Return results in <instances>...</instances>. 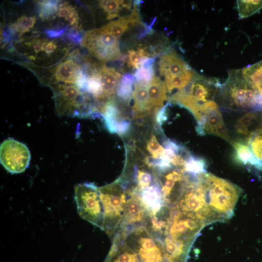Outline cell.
<instances>
[{
	"instance_id": "484cf974",
	"label": "cell",
	"mask_w": 262,
	"mask_h": 262,
	"mask_svg": "<svg viewBox=\"0 0 262 262\" xmlns=\"http://www.w3.org/2000/svg\"><path fill=\"white\" fill-rule=\"evenodd\" d=\"M124 0H103L99 1V6L107 13V18L111 19L118 16L122 7L124 8Z\"/></svg>"
},
{
	"instance_id": "4316f807",
	"label": "cell",
	"mask_w": 262,
	"mask_h": 262,
	"mask_svg": "<svg viewBox=\"0 0 262 262\" xmlns=\"http://www.w3.org/2000/svg\"><path fill=\"white\" fill-rule=\"evenodd\" d=\"M59 0H43L38 2L39 6V16L43 20L52 17L57 14Z\"/></svg>"
},
{
	"instance_id": "3957f363",
	"label": "cell",
	"mask_w": 262,
	"mask_h": 262,
	"mask_svg": "<svg viewBox=\"0 0 262 262\" xmlns=\"http://www.w3.org/2000/svg\"><path fill=\"white\" fill-rule=\"evenodd\" d=\"M221 84L216 80L196 75L184 88L170 98V102L188 109L192 114L205 103L214 101Z\"/></svg>"
},
{
	"instance_id": "cb8c5ba5",
	"label": "cell",
	"mask_w": 262,
	"mask_h": 262,
	"mask_svg": "<svg viewBox=\"0 0 262 262\" xmlns=\"http://www.w3.org/2000/svg\"><path fill=\"white\" fill-rule=\"evenodd\" d=\"M237 5L240 18H244L262 8V0H237Z\"/></svg>"
},
{
	"instance_id": "836d02e7",
	"label": "cell",
	"mask_w": 262,
	"mask_h": 262,
	"mask_svg": "<svg viewBox=\"0 0 262 262\" xmlns=\"http://www.w3.org/2000/svg\"><path fill=\"white\" fill-rule=\"evenodd\" d=\"M168 103L166 105L159 109L156 115V122L159 126H162L163 123L167 120V117L166 113V109Z\"/></svg>"
},
{
	"instance_id": "52a82bcc",
	"label": "cell",
	"mask_w": 262,
	"mask_h": 262,
	"mask_svg": "<svg viewBox=\"0 0 262 262\" xmlns=\"http://www.w3.org/2000/svg\"><path fill=\"white\" fill-rule=\"evenodd\" d=\"M160 74L164 76L169 93L186 87L196 74L186 63L174 50L164 53L158 62Z\"/></svg>"
},
{
	"instance_id": "83f0119b",
	"label": "cell",
	"mask_w": 262,
	"mask_h": 262,
	"mask_svg": "<svg viewBox=\"0 0 262 262\" xmlns=\"http://www.w3.org/2000/svg\"><path fill=\"white\" fill-rule=\"evenodd\" d=\"M85 92L91 94L97 98L102 99V87L100 82L95 72L88 77Z\"/></svg>"
},
{
	"instance_id": "4fadbf2b",
	"label": "cell",
	"mask_w": 262,
	"mask_h": 262,
	"mask_svg": "<svg viewBox=\"0 0 262 262\" xmlns=\"http://www.w3.org/2000/svg\"><path fill=\"white\" fill-rule=\"evenodd\" d=\"M259 111L246 112L236 120L234 130L240 139L248 140L259 131L261 127L258 125L262 119V112L260 114Z\"/></svg>"
},
{
	"instance_id": "8d00e7d4",
	"label": "cell",
	"mask_w": 262,
	"mask_h": 262,
	"mask_svg": "<svg viewBox=\"0 0 262 262\" xmlns=\"http://www.w3.org/2000/svg\"><path fill=\"white\" fill-rule=\"evenodd\" d=\"M48 42L47 40H35L33 42V48L35 53L40 51H44L45 45Z\"/></svg>"
},
{
	"instance_id": "f546056e",
	"label": "cell",
	"mask_w": 262,
	"mask_h": 262,
	"mask_svg": "<svg viewBox=\"0 0 262 262\" xmlns=\"http://www.w3.org/2000/svg\"><path fill=\"white\" fill-rule=\"evenodd\" d=\"M247 140L253 154L262 161V134L256 133Z\"/></svg>"
},
{
	"instance_id": "2e32d148",
	"label": "cell",
	"mask_w": 262,
	"mask_h": 262,
	"mask_svg": "<svg viewBox=\"0 0 262 262\" xmlns=\"http://www.w3.org/2000/svg\"><path fill=\"white\" fill-rule=\"evenodd\" d=\"M134 7L131 14L121 16L102 27L116 38H119L128 29L141 23L138 10Z\"/></svg>"
},
{
	"instance_id": "6da1fadb",
	"label": "cell",
	"mask_w": 262,
	"mask_h": 262,
	"mask_svg": "<svg viewBox=\"0 0 262 262\" xmlns=\"http://www.w3.org/2000/svg\"><path fill=\"white\" fill-rule=\"evenodd\" d=\"M205 204L214 222L230 218L241 193L233 183L207 172L198 176Z\"/></svg>"
},
{
	"instance_id": "9c48e42d",
	"label": "cell",
	"mask_w": 262,
	"mask_h": 262,
	"mask_svg": "<svg viewBox=\"0 0 262 262\" xmlns=\"http://www.w3.org/2000/svg\"><path fill=\"white\" fill-rule=\"evenodd\" d=\"M81 44L101 61H115L121 56L117 38L102 27L87 31Z\"/></svg>"
},
{
	"instance_id": "74e56055",
	"label": "cell",
	"mask_w": 262,
	"mask_h": 262,
	"mask_svg": "<svg viewBox=\"0 0 262 262\" xmlns=\"http://www.w3.org/2000/svg\"><path fill=\"white\" fill-rule=\"evenodd\" d=\"M68 37L72 42L75 43H79L82 42L83 39L80 33L76 31H72L69 33Z\"/></svg>"
},
{
	"instance_id": "f35d334b",
	"label": "cell",
	"mask_w": 262,
	"mask_h": 262,
	"mask_svg": "<svg viewBox=\"0 0 262 262\" xmlns=\"http://www.w3.org/2000/svg\"><path fill=\"white\" fill-rule=\"evenodd\" d=\"M57 45L55 42L53 41H49L45 45L44 51L48 54L53 52L56 49Z\"/></svg>"
},
{
	"instance_id": "f1b7e54d",
	"label": "cell",
	"mask_w": 262,
	"mask_h": 262,
	"mask_svg": "<svg viewBox=\"0 0 262 262\" xmlns=\"http://www.w3.org/2000/svg\"><path fill=\"white\" fill-rule=\"evenodd\" d=\"M36 21L35 16H22L12 26L13 29L20 33H24L33 28Z\"/></svg>"
},
{
	"instance_id": "9a60e30c",
	"label": "cell",
	"mask_w": 262,
	"mask_h": 262,
	"mask_svg": "<svg viewBox=\"0 0 262 262\" xmlns=\"http://www.w3.org/2000/svg\"><path fill=\"white\" fill-rule=\"evenodd\" d=\"M134 87L132 93L133 115L137 117H141L154 111L149 101L148 85L134 81Z\"/></svg>"
},
{
	"instance_id": "603a6c76",
	"label": "cell",
	"mask_w": 262,
	"mask_h": 262,
	"mask_svg": "<svg viewBox=\"0 0 262 262\" xmlns=\"http://www.w3.org/2000/svg\"><path fill=\"white\" fill-rule=\"evenodd\" d=\"M154 58H148L144 62L143 65L137 69L134 76L136 82L148 84L154 76L153 63Z\"/></svg>"
},
{
	"instance_id": "4dcf8cb0",
	"label": "cell",
	"mask_w": 262,
	"mask_h": 262,
	"mask_svg": "<svg viewBox=\"0 0 262 262\" xmlns=\"http://www.w3.org/2000/svg\"><path fill=\"white\" fill-rule=\"evenodd\" d=\"M147 150L155 158L160 157L164 152V148L157 141L155 135H152L147 143Z\"/></svg>"
},
{
	"instance_id": "d6a6232c",
	"label": "cell",
	"mask_w": 262,
	"mask_h": 262,
	"mask_svg": "<svg viewBox=\"0 0 262 262\" xmlns=\"http://www.w3.org/2000/svg\"><path fill=\"white\" fill-rule=\"evenodd\" d=\"M74 9L75 7L71 5L64 2L59 5L56 14L60 17L66 18Z\"/></svg>"
},
{
	"instance_id": "e575fe53",
	"label": "cell",
	"mask_w": 262,
	"mask_h": 262,
	"mask_svg": "<svg viewBox=\"0 0 262 262\" xmlns=\"http://www.w3.org/2000/svg\"><path fill=\"white\" fill-rule=\"evenodd\" d=\"M71 25L77 27L79 23V16L75 9L72 10L68 15L65 18Z\"/></svg>"
},
{
	"instance_id": "e0dca14e",
	"label": "cell",
	"mask_w": 262,
	"mask_h": 262,
	"mask_svg": "<svg viewBox=\"0 0 262 262\" xmlns=\"http://www.w3.org/2000/svg\"><path fill=\"white\" fill-rule=\"evenodd\" d=\"M99 79L102 87V99L110 97L115 92L121 77L115 68L103 66L95 72Z\"/></svg>"
},
{
	"instance_id": "5b68a950",
	"label": "cell",
	"mask_w": 262,
	"mask_h": 262,
	"mask_svg": "<svg viewBox=\"0 0 262 262\" xmlns=\"http://www.w3.org/2000/svg\"><path fill=\"white\" fill-rule=\"evenodd\" d=\"M52 88L59 116L86 118L93 116L97 112L88 103V98L76 86L58 84Z\"/></svg>"
},
{
	"instance_id": "1f68e13d",
	"label": "cell",
	"mask_w": 262,
	"mask_h": 262,
	"mask_svg": "<svg viewBox=\"0 0 262 262\" xmlns=\"http://www.w3.org/2000/svg\"><path fill=\"white\" fill-rule=\"evenodd\" d=\"M131 127V121L129 119L122 118L118 123L116 133L120 136L125 135L130 131Z\"/></svg>"
},
{
	"instance_id": "7c38bea8",
	"label": "cell",
	"mask_w": 262,
	"mask_h": 262,
	"mask_svg": "<svg viewBox=\"0 0 262 262\" xmlns=\"http://www.w3.org/2000/svg\"><path fill=\"white\" fill-rule=\"evenodd\" d=\"M127 195L128 197L124 214L118 229H125L129 231L134 227L144 226L149 216L137 194L131 193Z\"/></svg>"
},
{
	"instance_id": "8992f818",
	"label": "cell",
	"mask_w": 262,
	"mask_h": 262,
	"mask_svg": "<svg viewBox=\"0 0 262 262\" xmlns=\"http://www.w3.org/2000/svg\"><path fill=\"white\" fill-rule=\"evenodd\" d=\"M123 242L137 254L141 262H169L165 257L162 243L152 236L144 226L130 229Z\"/></svg>"
},
{
	"instance_id": "30bf717a",
	"label": "cell",
	"mask_w": 262,
	"mask_h": 262,
	"mask_svg": "<svg viewBox=\"0 0 262 262\" xmlns=\"http://www.w3.org/2000/svg\"><path fill=\"white\" fill-rule=\"evenodd\" d=\"M0 160L8 172L12 174L20 173L29 166L31 153L24 144L13 138H8L0 145Z\"/></svg>"
},
{
	"instance_id": "7402d4cb",
	"label": "cell",
	"mask_w": 262,
	"mask_h": 262,
	"mask_svg": "<svg viewBox=\"0 0 262 262\" xmlns=\"http://www.w3.org/2000/svg\"><path fill=\"white\" fill-rule=\"evenodd\" d=\"M134 76L131 74H126L120 80L116 88L117 97L125 102L129 101L132 95V83Z\"/></svg>"
},
{
	"instance_id": "8fae6325",
	"label": "cell",
	"mask_w": 262,
	"mask_h": 262,
	"mask_svg": "<svg viewBox=\"0 0 262 262\" xmlns=\"http://www.w3.org/2000/svg\"><path fill=\"white\" fill-rule=\"evenodd\" d=\"M197 122L196 131L200 135L210 134L215 135L232 144L233 140L230 137L225 124L221 113L214 101L208 103L202 109Z\"/></svg>"
},
{
	"instance_id": "ba28073f",
	"label": "cell",
	"mask_w": 262,
	"mask_h": 262,
	"mask_svg": "<svg viewBox=\"0 0 262 262\" xmlns=\"http://www.w3.org/2000/svg\"><path fill=\"white\" fill-rule=\"evenodd\" d=\"M75 198L80 216L103 230V209L98 187L93 183L79 184L75 187Z\"/></svg>"
},
{
	"instance_id": "d6986e66",
	"label": "cell",
	"mask_w": 262,
	"mask_h": 262,
	"mask_svg": "<svg viewBox=\"0 0 262 262\" xmlns=\"http://www.w3.org/2000/svg\"><path fill=\"white\" fill-rule=\"evenodd\" d=\"M81 71L75 63L67 60L57 66L54 74L56 81L72 84H75Z\"/></svg>"
},
{
	"instance_id": "277c9868",
	"label": "cell",
	"mask_w": 262,
	"mask_h": 262,
	"mask_svg": "<svg viewBox=\"0 0 262 262\" xmlns=\"http://www.w3.org/2000/svg\"><path fill=\"white\" fill-rule=\"evenodd\" d=\"M104 214V230L109 237L117 230L122 220L127 200V194L118 179L98 187Z\"/></svg>"
},
{
	"instance_id": "7a4b0ae2",
	"label": "cell",
	"mask_w": 262,
	"mask_h": 262,
	"mask_svg": "<svg viewBox=\"0 0 262 262\" xmlns=\"http://www.w3.org/2000/svg\"><path fill=\"white\" fill-rule=\"evenodd\" d=\"M221 108L228 111L262 110V98L243 77L240 70L229 72L227 81L219 89Z\"/></svg>"
},
{
	"instance_id": "5bb4252c",
	"label": "cell",
	"mask_w": 262,
	"mask_h": 262,
	"mask_svg": "<svg viewBox=\"0 0 262 262\" xmlns=\"http://www.w3.org/2000/svg\"><path fill=\"white\" fill-rule=\"evenodd\" d=\"M234 151L233 159L238 164L262 171V161L253 154L247 140L239 139L232 144Z\"/></svg>"
},
{
	"instance_id": "d590c367",
	"label": "cell",
	"mask_w": 262,
	"mask_h": 262,
	"mask_svg": "<svg viewBox=\"0 0 262 262\" xmlns=\"http://www.w3.org/2000/svg\"><path fill=\"white\" fill-rule=\"evenodd\" d=\"M67 28L68 27H66L59 30H53L49 29L46 30L45 32V33L49 37H57L61 36L67 30Z\"/></svg>"
},
{
	"instance_id": "44dd1931",
	"label": "cell",
	"mask_w": 262,
	"mask_h": 262,
	"mask_svg": "<svg viewBox=\"0 0 262 262\" xmlns=\"http://www.w3.org/2000/svg\"><path fill=\"white\" fill-rule=\"evenodd\" d=\"M207 167L205 160L190 153L186 159L184 166L185 172L194 176L206 172Z\"/></svg>"
},
{
	"instance_id": "ac0fdd59",
	"label": "cell",
	"mask_w": 262,
	"mask_h": 262,
	"mask_svg": "<svg viewBox=\"0 0 262 262\" xmlns=\"http://www.w3.org/2000/svg\"><path fill=\"white\" fill-rule=\"evenodd\" d=\"M147 90L150 103L157 112L167 98L165 82L160 77L154 76L148 84Z\"/></svg>"
},
{
	"instance_id": "d4e9b609",
	"label": "cell",
	"mask_w": 262,
	"mask_h": 262,
	"mask_svg": "<svg viewBox=\"0 0 262 262\" xmlns=\"http://www.w3.org/2000/svg\"><path fill=\"white\" fill-rule=\"evenodd\" d=\"M149 56V54L143 48H139L136 50L131 49L128 51L127 63L129 67L139 68L145 61Z\"/></svg>"
},
{
	"instance_id": "ab89813d",
	"label": "cell",
	"mask_w": 262,
	"mask_h": 262,
	"mask_svg": "<svg viewBox=\"0 0 262 262\" xmlns=\"http://www.w3.org/2000/svg\"><path fill=\"white\" fill-rule=\"evenodd\" d=\"M256 133H260V134H262V125L260 129L259 130V131H257Z\"/></svg>"
},
{
	"instance_id": "ffe728a7",
	"label": "cell",
	"mask_w": 262,
	"mask_h": 262,
	"mask_svg": "<svg viewBox=\"0 0 262 262\" xmlns=\"http://www.w3.org/2000/svg\"><path fill=\"white\" fill-rule=\"evenodd\" d=\"M241 72L246 81L262 98V61L245 67Z\"/></svg>"
}]
</instances>
